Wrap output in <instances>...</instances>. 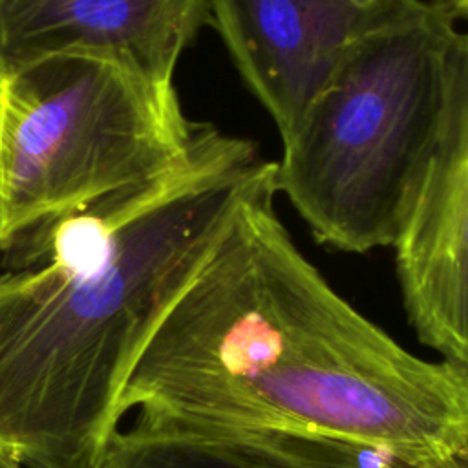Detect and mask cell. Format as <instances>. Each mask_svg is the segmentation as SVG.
<instances>
[{
	"label": "cell",
	"mask_w": 468,
	"mask_h": 468,
	"mask_svg": "<svg viewBox=\"0 0 468 468\" xmlns=\"http://www.w3.org/2000/svg\"><path fill=\"white\" fill-rule=\"evenodd\" d=\"M5 91H7V77L0 71V133H2V121H4V108H5Z\"/></svg>",
	"instance_id": "10"
},
{
	"label": "cell",
	"mask_w": 468,
	"mask_h": 468,
	"mask_svg": "<svg viewBox=\"0 0 468 468\" xmlns=\"http://www.w3.org/2000/svg\"><path fill=\"white\" fill-rule=\"evenodd\" d=\"M207 0H0V71L53 57L106 58L174 84Z\"/></svg>",
	"instance_id": "7"
},
{
	"label": "cell",
	"mask_w": 468,
	"mask_h": 468,
	"mask_svg": "<svg viewBox=\"0 0 468 468\" xmlns=\"http://www.w3.org/2000/svg\"><path fill=\"white\" fill-rule=\"evenodd\" d=\"M455 16L419 0L360 42L285 137L283 192L320 243L395 245L435 143Z\"/></svg>",
	"instance_id": "3"
},
{
	"label": "cell",
	"mask_w": 468,
	"mask_h": 468,
	"mask_svg": "<svg viewBox=\"0 0 468 468\" xmlns=\"http://www.w3.org/2000/svg\"><path fill=\"white\" fill-rule=\"evenodd\" d=\"M393 247L419 340L468 367V33L457 29L444 53L435 143Z\"/></svg>",
	"instance_id": "5"
},
{
	"label": "cell",
	"mask_w": 468,
	"mask_h": 468,
	"mask_svg": "<svg viewBox=\"0 0 468 468\" xmlns=\"http://www.w3.org/2000/svg\"><path fill=\"white\" fill-rule=\"evenodd\" d=\"M99 468H417L397 452L322 435L135 417Z\"/></svg>",
	"instance_id": "8"
},
{
	"label": "cell",
	"mask_w": 468,
	"mask_h": 468,
	"mask_svg": "<svg viewBox=\"0 0 468 468\" xmlns=\"http://www.w3.org/2000/svg\"><path fill=\"white\" fill-rule=\"evenodd\" d=\"M453 16L468 18V0H442Z\"/></svg>",
	"instance_id": "9"
},
{
	"label": "cell",
	"mask_w": 468,
	"mask_h": 468,
	"mask_svg": "<svg viewBox=\"0 0 468 468\" xmlns=\"http://www.w3.org/2000/svg\"><path fill=\"white\" fill-rule=\"evenodd\" d=\"M174 84L93 57H53L7 77L0 133V250L26 232L188 157Z\"/></svg>",
	"instance_id": "4"
},
{
	"label": "cell",
	"mask_w": 468,
	"mask_h": 468,
	"mask_svg": "<svg viewBox=\"0 0 468 468\" xmlns=\"http://www.w3.org/2000/svg\"><path fill=\"white\" fill-rule=\"evenodd\" d=\"M417 2L207 0V16L285 139L355 48Z\"/></svg>",
	"instance_id": "6"
},
{
	"label": "cell",
	"mask_w": 468,
	"mask_h": 468,
	"mask_svg": "<svg viewBox=\"0 0 468 468\" xmlns=\"http://www.w3.org/2000/svg\"><path fill=\"white\" fill-rule=\"evenodd\" d=\"M0 468H22V466H18V464H15V463H4V461H0Z\"/></svg>",
	"instance_id": "11"
},
{
	"label": "cell",
	"mask_w": 468,
	"mask_h": 468,
	"mask_svg": "<svg viewBox=\"0 0 468 468\" xmlns=\"http://www.w3.org/2000/svg\"><path fill=\"white\" fill-rule=\"evenodd\" d=\"M245 197L139 329L112 420L245 426L389 448L468 468V367L428 360L355 309L274 210Z\"/></svg>",
	"instance_id": "1"
},
{
	"label": "cell",
	"mask_w": 468,
	"mask_h": 468,
	"mask_svg": "<svg viewBox=\"0 0 468 468\" xmlns=\"http://www.w3.org/2000/svg\"><path fill=\"white\" fill-rule=\"evenodd\" d=\"M274 179L276 161L203 124L174 168L0 250V461L99 468L139 329L234 208Z\"/></svg>",
	"instance_id": "2"
}]
</instances>
